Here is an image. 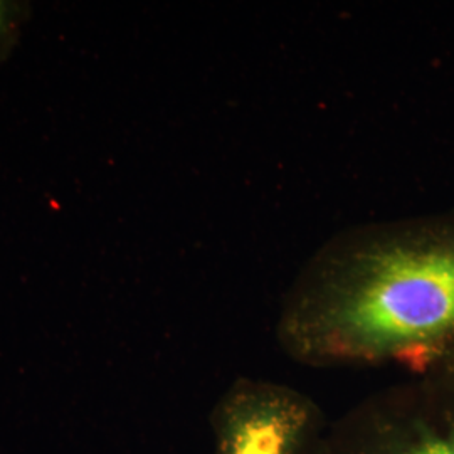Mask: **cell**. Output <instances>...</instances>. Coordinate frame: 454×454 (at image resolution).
<instances>
[{
	"label": "cell",
	"mask_w": 454,
	"mask_h": 454,
	"mask_svg": "<svg viewBox=\"0 0 454 454\" xmlns=\"http://www.w3.org/2000/svg\"><path fill=\"white\" fill-rule=\"evenodd\" d=\"M31 16L33 5L29 2L0 0V66L14 54Z\"/></svg>",
	"instance_id": "obj_3"
},
{
	"label": "cell",
	"mask_w": 454,
	"mask_h": 454,
	"mask_svg": "<svg viewBox=\"0 0 454 454\" xmlns=\"http://www.w3.org/2000/svg\"><path fill=\"white\" fill-rule=\"evenodd\" d=\"M307 325L328 357L429 352L454 337V215L384 227L317 262Z\"/></svg>",
	"instance_id": "obj_1"
},
{
	"label": "cell",
	"mask_w": 454,
	"mask_h": 454,
	"mask_svg": "<svg viewBox=\"0 0 454 454\" xmlns=\"http://www.w3.org/2000/svg\"><path fill=\"white\" fill-rule=\"evenodd\" d=\"M307 411L283 394L247 397L227 424L224 454H294Z\"/></svg>",
	"instance_id": "obj_2"
},
{
	"label": "cell",
	"mask_w": 454,
	"mask_h": 454,
	"mask_svg": "<svg viewBox=\"0 0 454 454\" xmlns=\"http://www.w3.org/2000/svg\"><path fill=\"white\" fill-rule=\"evenodd\" d=\"M407 454H454V436L422 441Z\"/></svg>",
	"instance_id": "obj_4"
}]
</instances>
